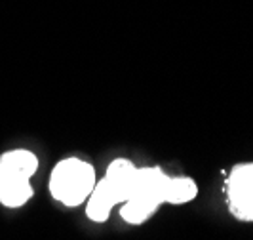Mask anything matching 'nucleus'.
<instances>
[{
	"instance_id": "20e7f679",
	"label": "nucleus",
	"mask_w": 253,
	"mask_h": 240,
	"mask_svg": "<svg viewBox=\"0 0 253 240\" xmlns=\"http://www.w3.org/2000/svg\"><path fill=\"white\" fill-rule=\"evenodd\" d=\"M38 170V156L29 149L17 147L0 154V176L31 179Z\"/></svg>"
},
{
	"instance_id": "423d86ee",
	"label": "nucleus",
	"mask_w": 253,
	"mask_h": 240,
	"mask_svg": "<svg viewBox=\"0 0 253 240\" xmlns=\"http://www.w3.org/2000/svg\"><path fill=\"white\" fill-rule=\"evenodd\" d=\"M116 204H120L116 194L109 187V183L101 177V179L95 181L89 196L86 198V215L93 223H103V221L109 219V215H111Z\"/></svg>"
},
{
	"instance_id": "f03ea898",
	"label": "nucleus",
	"mask_w": 253,
	"mask_h": 240,
	"mask_svg": "<svg viewBox=\"0 0 253 240\" xmlns=\"http://www.w3.org/2000/svg\"><path fill=\"white\" fill-rule=\"evenodd\" d=\"M97 177L95 168L78 156H65L51 168L50 192L65 206H80L86 202Z\"/></svg>"
},
{
	"instance_id": "0eeeda50",
	"label": "nucleus",
	"mask_w": 253,
	"mask_h": 240,
	"mask_svg": "<svg viewBox=\"0 0 253 240\" xmlns=\"http://www.w3.org/2000/svg\"><path fill=\"white\" fill-rule=\"evenodd\" d=\"M35 191L31 179H17V177L0 176V204L6 208H21L33 198Z\"/></svg>"
},
{
	"instance_id": "39448f33",
	"label": "nucleus",
	"mask_w": 253,
	"mask_h": 240,
	"mask_svg": "<svg viewBox=\"0 0 253 240\" xmlns=\"http://www.w3.org/2000/svg\"><path fill=\"white\" fill-rule=\"evenodd\" d=\"M137 172V166L133 164L129 158H114L111 164L107 166L105 176L103 179L109 183V187L113 189V192L116 194L118 202H126V198L129 196V191L133 185V177Z\"/></svg>"
},
{
	"instance_id": "f257e3e1",
	"label": "nucleus",
	"mask_w": 253,
	"mask_h": 240,
	"mask_svg": "<svg viewBox=\"0 0 253 240\" xmlns=\"http://www.w3.org/2000/svg\"><path fill=\"white\" fill-rule=\"evenodd\" d=\"M168 183L169 176L160 166H137L129 196L122 202V219L129 225H141L151 219L154 212L166 204Z\"/></svg>"
},
{
	"instance_id": "7ed1b4c3",
	"label": "nucleus",
	"mask_w": 253,
	"mask_h": 240,
	"mask_svg": "<svg viewBox=\"0 0 253 240\" xmlns=\"http://www.w3.org/2000/svg\"><path fill=\"white\" fill-rule=\"evenodd\" d=\"M225 194L230 214L238 221L253 223V162L236 164L228 172Z\"/></svg>"
},
{
	"instance_id": "6e6552de",
	"label": "nucleus",
	"mask_w": 253,
	"mask_h": 240,
	"mask_svg": "<svg viewBox=\"0 0 253 240\" xmlns=\"http://www.w3.org/2000/svg\"><path fill=\"white\" fill-rule=\"evenodd\" d=\"M198 194L196 181L189 176H169L168 192H166V204H187L192 202Z\"/></svg>"
}]
</instances>
